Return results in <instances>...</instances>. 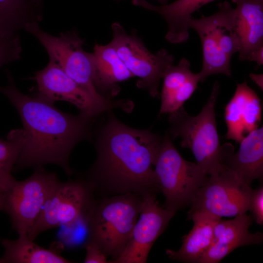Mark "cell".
Listing matches in <instances>:
<instances>
[{
	"label": "cell",
	"instance_id": "obj_21",
	"mask_svg": "<svg viewBox=\"0 0 263 263\" xmlns=\"http://www.w3.org/2000/svg\"><path fill=\"white\" fill-rule=\"evenodd\" d=\"M94 58V81L98 92L109 98L120 91L117 83L134 76L119 57L112 44H95L92 53Z\"/></svg>",
	"mask_w": 263,
	"mask_h": 263
},
{
	"label": "cell",
	"instance_id": "obj_32",
	"mask_svg": "<svg viewBox=\"0 0 263 263\" xmlns=\"http://www.w3.org/2000/svg\"><path fill=\"white\" fill-rule=\"evenodd\" d=\"M116 1H119L121 0H113ZM160 3L161 5H164L168 3L169 0H156Z\"/></svg>",
	"mask_w": 263,
	"mask_h": 263
},
{
	"label": "cell",
	"instance_id": "obj_26",
	"mask_svg": "<svg viewBox=\"0 0 263 263\" xmlns=\"http://www.w3.org/2000/svg\"><path fill=\"white\" fill-rule=\"evenodd\" d=\"M22 47L19 37L0 38V69L20 59Z\"/></svg>",
	"mask_w": 263,
	"mask_h": 263
},
{
	"label": "cell",
	"instance_id": "obj_7",
	"mask_svg": "<svg viewBox=\"0 0 263 263\" xmlns=\"http://www.w3.org/2000/svg\"><path fill=\"white\" fill-rule=\"evenodd\" d=\"M154 169L165 197V207L175 212L191 205L197 190L209 178L196 163L181 155L168 134L163 137Z\"/></svg>",
	"mask_w": 263,
	"mask_h": 263
},
{
	"label": "cell",
	"instance_id": "obj_31",
	"mask_svg": "<svg viewBox=\"0 0 263 263\" xmlns=\"http://www.w3.org/2000/svg\"><path fill=\"white\" fill-rule=\"evenodd\" d=\"M4 209V193L0 192V210L3 211Z\"/></svg>",
	"mask_w": 263,
	"mask_h": 263
},
{
	"label": "cell",
	"instance_id": "obj_14",
	"mask_svg": "<svg viewBox=\"0 0 263 263\" xmlns=\"http://www.w3.org/2000/svg\"><path fill=\"white\" fill-rule=\"evenodd\" d=\"M252 223L251 216L246 213L229 220L221 219L215 225L212 244L201 257L200 263H218L238 247L260 244L262 233H252L249 228Z\"/></svg>",
	"mask_w": 263,
	"mask_h": 263
},
{
	"label": "cell",
	"instance_id": "obj_13",
	"mask_svg": "<svg viewBox=\"0 0 263 263\" xmlns=\"http://www.w3.org/2000/svg\"><path fill=\"white\" fill-rule=\"evenodd\" d=\"M32 79L36 81L38 91L47 98L55 103L57 101L70 102L80 112L92 118L114 108L97 101L51 58L47 66L37 72Z\"/></svg>",
	"mask_w": 263,
	"mask_h": 263
},
{
	"label": "cell",
	"instance_id": "obj_27",
	"mask_svg": "<svg viewBox=\"0 0 263 263\" xmlns=\"http://www.w3.org/2000/svg\"><path fill=\"white\" fill-rule=\"evenodd\" d=\"M256 222L260 225L263 223V187L253 189L250 200L249 209Z\"/></svg>",
	"mask_w": 263,
	"mask_h": 263
},
{
	"label": "cell",
	"instance_id": "obj_6",
	"mask_svg": "<svg viewBox=\"0 0 263 263\" xmlns=\"http://www.w3.org/2000/svg\"><path fill=\"white\" fill-rule=\"evenodd\" d=\"M25 30L33 34L44 47L49 58L97 101L115 108H122L123 100H113L101 95L94 81V58L92 53L83 48L84 40L76 30L52 36L42 30L38 22L29 24Z\"/></svg>",
	"mask_w": 263,
	"mask_h": 263
},
{
	"label": "cell",
	"instance_id": "obj_30",
	"mask_svg": "<svg viewBox=\"0 0 263 263\" xmlns=\"http://www.w3.org/2000/svg\"><path fill=\"white\" fill-rule=\"evenodd\" d=\"M249 77L261 89H262V90H263V74H255L251 73L249 74Z\"/></svg>",
	"mask_w": 263,
	"mask_h": 263
},
{
	"label": "cell",
	"instance_id": "obj_24",
	"mask_svg": "<svg viewBox=\"0 0 263 263\" xmlns=\"http://www.w3.org/2000/svg\"><path fill=\"white\" fill-rule=\"evenodd\" d=\"M23 142L22 129L11 131L6 139H0V192L5 193L16 180L11 172Z\"/></svg>",
	"mask_w": 263,
	"mask_h": 263
},
{
	"label": "cell",
	"instance_id": "obj_16",
	"mask_svg": "<svg viewBox=\"0 0 263 263\" xmlns=\"http://www.w3.org/2000/svg\"><path fill=\"white\" fill-rule=\"evenodd\" d=\"M239 150L233 153L230 144L223 145L224 162L244 182L250 185L263 176V128H257L248 133L240 142Z\"/></svg>",
	"mask_w": 263,
	"mask_h": 263
},
{
	"label": "cell",
	"instance_id": "obj_4",
	"mask_svg": "<svg viewBox=\"0 0 263 263\" xmlns=\"http://www.w3.org/2000/svg\"><path fill=\"white\" fill-rule=\"evenodd\" d=\"M219 92V84L215 81L207 101L196 116L189 115L183 106L169 116V137L181 139V146L191 150L196 163L207 175L224 162L215 113Z\"/></svg>",
	"mask_w": 263,
	"mask_h": 263
},
{
	"label": "cell",
	"instance_id": "obj_5",
	"mask_svg": "<svg viewBox=\"0 0 263 263\" xmlns=\"http://www.w3.org/2000/svg\"><path fill=\"white\" fill-rule=\"evenodd\" d=\"M235 20V9L227 1L220 3L213 15L189 20V28L197 33L202 43L200 82L214 74L231 76V59L240 48Z\"/></svg>",
	"mask_w": 263,
	"mask_h": 263
},
{
	"label": "cell",
	"instance_id": "obj_3",
	"mask_svg": "<svg viewBox=\"0 0 263 263\" xmlns=\"http://www.w3.org/2000/svg\"><path fill=\"white\" fill-rule=\"evenodd\" d=\"M143 200L141 194L127 193L95 200L87 214L86 243L96 245L113 263L130 239Z\"/></svg>",
	"mask_w": 263,
	"mask_h": 263
},
{
	"label": "cell",
	"instance_id": "obj_2",
	"mask_svg": "<svg viewBox=\"0 0 263 263\" xmlns=\"http://www.w3.org/2000/svg\"><path fill=\"white\" fill-rule=\"evenodd\" d=\"M111 110L96 134V158L85 179L94 192L113 195L160 192L154 168L163 137L124 124Z\"/></svg>",
	"mask_w": 263,
	"mask_h": 263
},
{
	"label": "cell",
	"instance_id": "obj_11",
	"mask_svg": "<svg viewBox=\"0 0 263 263\" xmlns=\"http://www.w3.org/2000/svg\"><path fill=\"white\" fill-rule=\"evenodd\" d=\"M94 192L86 179L59 181L28 232V238L34 241L43 231L69 224L87 213L95 200Z\"/></svg>",
	"mask_w": 263,
	"mask_h": 263
},
{
	"label": "cell",
	"instance_id": "obj_29",
	"mask_svg": "<svg viewBox=\"0 0 263 263\" xmlns=\"http://www.w3.org/2000/svg\"><path fill=\"white\" fill-rule=\"evenodd\" d=\"M249 61H254L258 66L263 64V46L255 50L251 55Z\"/></svg>",
	"mask_w": 263,
	"mask_h": 263
},
{
	"label": "cell",
	"instance_id": "obj_9",
	"mask_svg": "<svg viewBox=\"0 0 263 263\" xmlns=\"http://www.w3.org/2000/svg\"><path fill=\"white\" fill-rule=\"evenodd\" d=\"M197 190L188 215L206 211L222 217H235L249 209L253 189L242 181L224 162L209 175Z\"/></svg>",
	"mask_w": 263,
	"mask_h": 263
},
{
	"label": "cell",
	"instance_id": "obj_19",
	"mask_svg": "<svg viewBox=\"0 0 263 263\" xmlns=\"http://www.w3.org/2000/svg\"><path fill=\"white\" fill-rule=\"evenodd\" d=\"M188 218L193 221V226L183 237L181 247L176 251L167 249L166 253L172 260L199 263L213 243L214 227L221 218L206 211H197L188 215Z\"/></svg>",
	"mask_w": 263,
	"mask_h": 263
},
{
	"label": "cell",
	"instance_id": "obj_25",
	"mask_svg": "<svg viewBox=\"0 0 263 263\" xmlns=\"http://www.w3.org/2000/svg\"><path fill=\"white\" fill-rule=\"evenodd\" d=\"M87 212L72 222L61 226L58 236L64 245L68 247L84 246L88 237Z\"/></svg>",
	"mask_w": 263,
	"mask_h": 263
},
{
	"label": "cell",
	"instance_id": "obj_23",
	"mask_svg": "<svg viewBox=\"0 0 263 263\" xmlns=\"http://www.w3.org/2000/svg\"><path fill=\"white\" fill-rule=\"evenodd\" d=\"M4 248L0 263H69L56 250L44 248L30 240L27 234L19 235L15 240H1Z\"/></svg>",
	"mask_w": 263,
	"mask_h": 263
},
{
	"label": "cell",
	"instance_id": "obj_18",
	"mask_svg": "<svg viewBox=\"0 0 263 263\" xmlns=\"http://www.w3.org/2000/svg\"><path fill=\"white\" fill-rule=\"evenodd\" d=\"M236 4V28L240 61H248L263 46V0H232Z\"/></svg>",
	"mask_w": 263,
	"mask_h": 263
},
{
	"label": "cell",
	"instance_id": "obj_15",
	"mask_svg": "<svg viewBox=\"0 0 263 263\" xmlns=\"http://www.w3.org/2000/svg\"><path fill=\"white\" fill-rule=\"evenodd\" d=\"M262 117L260 99L244 80L237 83L235 92L225 108L226 138L240 142L258 128Z\"/></svg>",
	"mask_w": 263,
	"mask_h": 263
},
{
	"label": "cell",
	"instance_id": "obj_1",
	"mask_svg": "<svg viewBox=\"0 0 263 263\" xmlns=\"http://www.w3.org/2000/svg\"><path fill=\"white\" fill-rule=\"evenodd\" d=\"M5 73L7 83L0 85V93L15 107L23 125V145L13 170L52 164L72 175L71 152L77 143L91 139L94 118L81 112L74 115L59 110L37 89L23 94L9 71Z\"/></svg>",
	"mask_w": 263,
	"mask_h": 263
},
{
	"label": "cell",
	"instance_id": "obj_22",
	"mask_svg": "<svg viewBox=\"0 0 263 263\" xmlns=\"http://www.w3.org/2000/svg\"><path fill=\"white\" fill-rule=\"evenodd\" d=\"M42 18V0H0V38L19 37L29 24Z\"/></svg>",
	"mask_w": 263,
	"mask_h": 263
},
{
	"label": "cell",
	"instance_id": "obj_12",
	"mask_svg": "<svg viewBox=\"0 0 263 263\" xmlns=\"http://www.w3.org/2000/svg\"><path fill=\"white\" fill-rule=\"evenodd\" d=\"M155 194L143 195L141 209L130 239L113 263H145L155 241L164 231L175 212L160 207Z\"/></svg>",
	"mask_w": 263,
	"mask_h": 263
},
{
	"label": "cell",
	"instance_id": "obj_20",
	"mask_svg": "<svg viewBox=\"0 0 263 263\" xmlns=\"http://www.w3.org/2000/svg\"><path fill=\"white\" fill-rule=\"evenodd\" d=\"M213 0H176L160 6L152 4L146 0H132V3L160 15L167 25L165 39L171 43L178 44L189 38L188 22L192 18V14Z\"/></svg>",
	"mask_w": 263,
	"mask_h": 263
},
{
	"label": "cell",
	"instance_id": "obj_8",
	"mask_svg": "<svg viewBox=\"0 0 263 263\" xmlns=\"http://www.w3.org/2000/svg\"><path fill=\"white\" fill-rule=\"evenodd\" d=\"M111 29V43L127 69L134 77L139 78L137 87L147 91L153 97H158L160 81L173 64V56L164 49L155 54L150 52L135 30L128 34L118 22L113 23Z\"/></svg>",
	"mask_w": 263,
	"mask_h": 263
},
{
	"label": "cell",
	"instance_id": "obj_28",
	"mask_svg": "<svg viewBox=\"0 0 263 263\" xmlns=\"http://www.w3.org/2000/svg\"><path fill=\"white\" fill-rule=\"evenodd\" d=\"M86 254L85 263H109L107 257L95 245L91 243H86L84 245Z\"/></svg>",
	"mask_w": 263,
	"mask_h": 263
},
{
	"label": "cell",
	"instance_id": "obj_10",
	"mask_svg": "<svg viewBox=\"0 0 263 263\" xmlns=\"http://www.w3.org/2000/svg\"><path fill=\"white\" fill-rule=\"evenodd\" d=\"M23 181L16 180L4 193V209L18 234H27L59 180L56 173L39 167Z\"/></svg>",
	"mask_w": 263,
	"mask_h": 263
},
{
	"label": "cell",
	"instance_id": "obj_17",
	"mask_svg": "<svg viewBox=\"0 0 263 263\" xmlns=\"http://www.w3.org/2000/svg\"><path fill=\"white\" fill-rule=\"evenodd\" d=\"M162 79L159 114H169L183 107L200 82L198 73L191 71L189 61L184 57L176 65L170 66Z\"/></svg>",
	"mask_w": 263,
	"mask_h": 263
}]
</instances>
